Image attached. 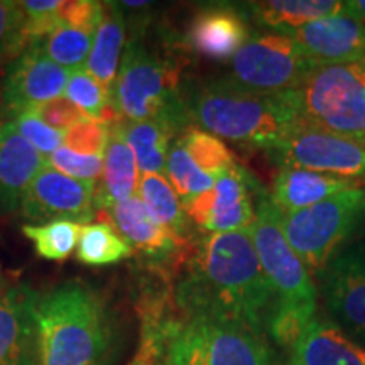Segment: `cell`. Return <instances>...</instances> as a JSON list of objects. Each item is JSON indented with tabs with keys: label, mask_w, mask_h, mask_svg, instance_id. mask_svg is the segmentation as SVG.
<instances>
[{
	"label": "cell",
	"mask_w": 365,
	"mask_h": 365,
	"mask_svg": "<svg viewBox=\"0 0 365 365\" xmlns=\"http://www.w3.org/2000/svg\"><path fill=\"white\" fill-rule=\"evenodd\" d=\"M244 14L232 6H208L195 14L185 43L190 51L212 61H232L237 51L250 39Z\"/></svg>",
	"instance_id": "18"
},
{
	"label": "cell",
	"mask_w": 365,
	"mask_h": 365,
	"mask_svg": "<svg viewBox=\"0 0 365 365\" xmlns=\"http://www.w3.org/2000/svg\"><path fill=\"white\" fill-rule=\"evenodd\" d=\"M267 153L281 168L365 180V144L309 125L298 124Z\"/></svg>",
	"instance_id": "10"
},
{
	"label": "cell",
	"mask_w": 365,
	"mask_h": 365,
	"mask_svg": "<svg viewBox=\"0 0 365 365\" xmlns=\"http://www.w3.org/2000/svg\"><path fill=\"white\" fill-rule=\"evenodd\" d=\"M103 156L102 178L95 191V208L98 210H107L112 205L129 200L139 190L140 180L134 153L127 145L124 137L118 134L113 122Z\"/></svg>",
	"instance_id": "22"
},
{
	"label": "cell",
	"mask_w": 365,
	"mask_h": 365,
	"mask_svg": "<svg viewBox=\"0 0 365 365\" xmlns=\"http://www.w3.org/2000/svg\"><path fill=\"white\" fill-rule=\"evenodd\" d=\"M103 17V4L93 0H68L63 2L58 11L59 26L75 27L85 33H97Z\"/></svg>",
	"instance_id": "38"
},
{
	"label": "cell",
	"mask_w": 365,
	"mask_h": 365,
	"mask_svg": "<svg viewBox=\"0 0 365 365\" xmlns=\"http://www.w3.org/2000/svg\"><path fill=\"white\" fill-rule=\"evenodd\" d=\"M313 66L344 65L365 59V27L341 11L323 17L289 34Z\"/></svg>",
	"instance_id": "16"
},
{
	"label": "cell",
	"mask_w": 365,
	"mask_h": 365,
	"mask_svg": "<svg viewBox=\"0 0 365 365\" xmlns=\"http://www.w3.org/2000/svg\"><path fill=\"white\" fill-rule=\"evenodd\" d=\"M255 22L276 33L291 34L299 27L344 11L345 2L336 0H266L247 4Z\"/></svg>",
	"instance_id": "26"
},
{
	"label": "cell",
	"mask_w": 365,
	"mask_h": 365,
	"mask_svg": "<svg viewBox=\"0 0 365 365\" xmlns=\"http://www.w3.org/2000/svg\"><path fill=\"white\" fill-rule=\"evenodd\" d=\"M181 68L144 48L137 38L127 41L108 107L122 120H166L190 129L186 102L181 97Z\"/></svg>",
	"instance_id": "4"
},
{
	"label": "cell",
	"mask_w": 365,
	"mask_h": 365,
	"mask_svg": "<svg viewBox=\"0 0 365 365\" xmlns=\"http://www.w3.org/2000/svg\"><path fill=\"white\" fill-rule=\"evenodd\" d=\"M97 218L98 222L110 223L134 252L145 255L156 264L188 259L193 249L191 240L181 239L150 215L137 195L107 210H100Z\"/></svg>",
	"instance_id": "15"
},
{
	"label": "cell",
	"mask_w": 365,
	"mask_h": 365,
	"mask_svg": "<svg viewBox=\"0 0 365 365\" xmlns=\"http://www.w3.org/2000/svg\"><path fill=\"white\" fill-rule=\"evenodd\" d=\"M134 250L110 223L93 222L81 227L76 259L90 267L112 266L130 257Z\"/></svg>",
	"instance_id": "28"
},
{
	"label": "cell",
	"mask_w": 365,
	"mask_h": 365,
	"mask_svg": "<svg viewBox=\"0 0 365 365\" xmlns=\"http://www.w3.org/2000/svg\"><path fill=\"white\" fill-rule=\"evenodd\" d=\"M38 365H112L115 318L102 294L80 281L63 282L36 303Z\"/></svg>",
	"instance_id": "2"
},
{
	"label": "cell",
	"mask_w": 365,
	"mask_h": 365,
	"mask_svg": "<svg viewBox=\"0 0 365 365\" xmlns=\"http://www.w3.org/2000/svg\"><path fill=\"white\" fill-rule=\"evenodd\" d=\"M110 125L112 122L108 120L83 118L65 132L63 143L73 153L102 158L110 137Z\"/></svg>",
	"instance_id": "35"
},
{
	"label": "cell",
	"mask_w": 365,
	"mask_h": 365,
	"mask_svg": "<svg viewBox=\"0 0 365 365\" xmlns=\"http://www.w3.org/2000/svg\"><path fill=\"white\" fill-rule=\"evenodd\" d=\"M80 232V223L66 218L22 227V234L33 242L36 254L48 261H65L78 244Z\"/></svg>",
	"instance_id": "29"
},
{
	"label": "cell",
	"mask_w": 365,
	"mask_h": 365,
	"mask_svg": "<svg viewBox=\"0 0 365 365\" xmlns=\"http://www.w3.org/2000/svg\"><path fill=\"white\" fill-rule=\"evenodd\" d=\"M298 124L365 144V65L313 66L289 91Z\"/></svg>",
	"instance_id": "5"
},
{
	"label": "cell",
	"mask_w": 365,
	"mask_h": 365,
	"mask_svg": "<svg viewBox=\"0 0 365 365\" xmlns=\"http://www.w3.org/2000/svg\"><path fill=\"white\" fill-rule=\"evenodd\" d=\"M362 61H364V65H365V59H362Z\"/></svg>",
	"instance_id": "44"
},
{
	"label": "cell",
	"mask_w": 365,
	"mask_h": 365,
	"mask_svg": "<svg viewBox=\"0 0 365 365\" xmlns=\"http://www.w3.org/2000/svg\"><path fill=\"white\" fill-rule=\"evenodd\" d=\"M166 178L171 182L173 190L180 196L181 202L193 198L196 195H202L205 191L212 190L215 185V178L208 176L207 173L195 166L190 154L182 148L180 139L173 143L170 154L166 161Z\"/></svg>",
	"instance_id": "32"
},
{
	"label": "cell",
	"mask_w": 365,
	"mask_h": 365,
	"mask_svg": "<svg viewBox=\"0 0 365 365\" xmlns=\"http://www.w3.org/2000/svg\"><path fill=\"white\" fill-rule=\"evenodd\" d=\"M287 365H365V349L333 322L314 318L289 350Z\"/></svg>",
	"instance_id": "21"
},
{
	"label": "cell",
	"mask_w": 365,
	"mask_h": 365,
	"mask_svg": "<svg viewBox=\"0 0 365 365\" xmlns=\"http://www.w3.org/2000/svg\"><path fill=\"white\" fill-rule=\"evenodd\" d=\"M125 38V11L120 7V4H103V17L95 33L85 70L108 91V95L115 83L120 56H124Z\"/></svg>",
	"instance_id": "23"
},
{
	"label": "cell",
	"mask_w": 365,
	"mask_h": 365,
	"mask_svg": "<svg viewBox=\"0 0 365 365\" xmlns=\"http://www.w3.org/2000/svg\"><path fill=\"white\" fill-rule=\"evenodd\" d=\"M178 139L190 154L195 166L215 180L237 164L234 154L225 143L210 132L190 127Z\"/></svg>",
	"instance_id": "30"
},
{
	"label": "cell",
	"mask_w": 365,
	"mask_h": 365,
	"mask_svg": "<svg viewBox=\"0 0 365 365\" xmlns=\"http://www.w3.org/2000/svg\"><path fill=\"white\" fill-rule=\"evenodd\" d=\"M27 46L26 14L21 2L0 0V70L19 58Z\"/></svg>",
	"instance_id": "34"
},
{
	"label": "cell",
	"mask_w": 365,
	"mask_h": 365,
	"mask_svg": "<svg viewBox=\"0 0 365 365\" xmlns=\"http://www.w3.org/2000/svg\"><path fill=\"white\" fill-rule=\"evenodd\" d=\"M9 120L16 125V129L19 130V134L24 137L27 143L34 145L41 154L51 156L54 150L61 148L65 134L48 127L44 122H41L38 117H34L33 113L19 112L12 118H9Z\"/></svg>",
	"instance_id": "37"
},
{
	"label": "cell",
	"mask_w": 365,
	"mask_h": 365,
	"mask_svg": "<svg viewBox=\"0 0 365 365\" xmlns=\"http://www.w3.org/2000/svg\"><path fill=\"white\" fill-rule=\"evenodd\" d=\"M46 164L43 154L27 143L11 120L0 124V213L21 208L22 198Z\"/></svg>",
	"instance_id": "19"
},
{
	"label": "cell",
	"mask_w": 365,
	"mask_h": 365,
	"mask_svg": "<svg viewBox=\"0 0 365 365\" xmlns=\"http://www.w3.org/2000/svg\"><path fill=\"white\" fill-rule=\"evenodd\" d=\"M173 301H145L135 303L140 318L139 345L134 357L127 365H164L173 336H175L180 318L175 317Z\"/></svg>",
	"instance_id": "25"
},
{
	"label": "cell",
	"mask_w": 365,
	"mask_h": 365,
	"mask_svg": "<svg viewBox=\"0 0 365 365\" xmlns=\"http://www.w3.org/2000/svg\"><path fill=\"white\" fill-rule=\"evenodd\" d=\"M93 39L95 36L85 33V31L59 26L56 31H53L43 39L36 41V43L39 44V48L51 61L68 71H75L85 68L91 46H93Z\"/></svg>",
	"instance_id": "31"
},
{
	"label": "cell",
	"mask_w": 365,
	"mask_h": 365,
	"mask_svg": "<svg viewBox=\"0 0 365 365\" xmlns=\"http://www.w3.org/2000/svg\"><path fill=\"white\" fill-rule=\"evenodd\" d=\"M318 276L335 325L365 349V245L335 252Z\"/></svg>",
	"instance_id": "12"
},
{
	"label": "cell",
	"mask_w": 365,
	"mask_h": 365,
	"mask_svg": "<svg viewBox=\"0 0 365 365\" xmlns=\"http://www.w3.org/2000/svg\"><path fill=\"white\" fill-rule=\"evenodd\" d=\"M345 11L354 16L355 19L362 22L365 27V0H354V2H345Z\"/></svg>",
	"instance_id": "40"
},
{
	"label": "cell",
	"mask_w": 365,
	"mask_h": 365,
	"mask_svg": "<svg viewBox=\"0 0 365 365\" xmlns=\"http://www.w3.org/2000/svg\"><path fill=\"white\" fill-rule=\"evenodd\" d=\"M190 120L218 139L271 150L298 125L289 91L262 95L228 76L205 81L186 98Z\"/></svg>",
	"instance_id": "3"
},
{
	"label": "cell",
	"mask_w": 365,
	"mask_h": 365,
	"mask_svg": "<svg viewBox=\"0 0 365 365\" xmlns=\"http://www.w3.org/2000/svg\"><path fill=\"white\" fill-rule=\"evenodd\" d=\"M230 66L228 78L262 95L294 91L313 68L298 43L289 34L276 31L250 36L232 58Z\"/></svg>",
	"instance_id": "9"
},
{
	"label": "cell",
	"mask_w": 365,
	"mask_h": 365,
	"mask_svg": "<svg viewBox=\"0 0 365 365\" xmlns=\"http://www.w3.org/2000/svg\"><path fill=\"white\" fill-rule=\"evenodd\" d=\"M250 237L271 286V304L317 308V286L312 274L287 242L282 232L281 213L269 195L259 198L257 222L250 230Z\"/></svg>",
	"instance_id": "8"
},
{
	"label": "cell",
	"mask_w": 365,
	"mask_h": 365,
	"mask_svg": "<svg viewBox=\"0 0 365 365\" xmlns=\"http://www.w3.org/2000/svg\"><path fill=\"white\" fill-rule=\"evenodd\" d=\"M70 73L46 56L38 43H31L6 68L0 93V115L9 120L34 105L59 98L65 93Z\"/></svg>",
	"instance_id": "13"
},
{
	"label": "cell",
	"mask_w": 365,
	"mask_h": 365,
	"mask_svg": "<svg viewBox=\"0 0 365 365\" xmlns=\"http://www.w3.org/2000/svg\"><path fill=\"white\" fill-rule=\"evenodd\" d=\"M139 198L156 220L180 235L190 240L191 223L186 217L182 203L171 182L163 175H140Z\"/></svg>",
	"instance_id": "27"
},
{
	"label": "cell",
	"mask_w": 365,
	"mask_h": 365,
	"mask_svg": "<svg viewBox=\"0 0 365 365\" xmlns=\"http://www.w3.org/2000/svg\"><path fill=\"white\" fill-rule=\"evenodd\" d=\"M255 188L252 176L235 164L218 178L212 190L181 202L182 210L191 225L208 234L250 232L257 222Z\"/></svg>",
	"instance_id": "11"
},
{
	"label": "cell",
	"mask_w": 365,
	"mask_h": 365,
	"mask_svg": "<svg viewBox=\"0 0 365 365\" xmlns=\"http://www.w3.org/2000/svg\"><path fill=\"white\" fill-rule=\"evenodd\" d=\"M38 298L27 284L0 294V365H38Z\"/></svg>",
	"instance_id": "17"
},
{
	"label": "cell",
	"mask_w": 365,
	"mask_h": 365,
	"mask_svg": "<svg viewBox=\"0 0 365 365\" xmlns=\"http://www.w3.org/2000/svg\"><path fill=\"white\" fill-rule=\"evenodd\" d=\"M48 166L56 170L61 175L70 176L73 180L98 182L102 176L103 161L98 156H83V154L73 153L68 148H59L58 150L46 159Z\"/></svg>",
	"instance_id": "36"
},
{
	"label": "cell",
	"mask_w": 365,
	"mask_h": 365,
	"mask_svg": "<svg viewBox=\"0 0 365 365\" xmlns=\"http://www.w3.org/2000/svg\"><path fill=\"white\" fill-rule=\"evenodd\" d=\"M365 190L333 195L325 202L281 215L287 242L309 274H319L364 215Z\"/></svg>",
	"instance_id": "7"
},
{
	"label": "cell",
	"mask_w": 365,
	"mask_h": 365,
	"mask_svg": "<svg viewBox=\"0 0 365 365\" xmlns=\"http://www.w3.org/2000/svg\"><path fill=\"white\" fill-rule=\"evenodd\" d=\"M168 357L175 365H271L264 333L222 314L180 318Z\"/></svg>",
	"instance_id": "6"
},
{
	"label": "cell",
	"mask_w": 365,
	"mask_h": 365,
	"mask_svg": "<svg viewBox=\"0 0 365 365\" xmlns=\"http://www.w3.org/2000/svg\"><path fill=\"white\" fill-rule=\"evenodd\" d=\"M24 112L33 113V115L38 117L41 122H44L46 125L58 132L71 129L73 125L86 118L85 113L81 112L76 105H73L70 100L63 97L34 105V107H31L29 110Z\"/></svg>",
	"instance_id": "39"
},
{
	"label": "cell",
	"mask_w": 365,
	"mask_h": 365,
	"mask_svg": "<svg viewBox=\"0 0 365 365\" xmlns=\"http://www.w3.org/2000/svg\"><path fill=\"white\" fill-rule=\"evenodd\" d=\"M66 98L85 113L86 118L103 120L108 107V91L90 75L85 68L70 73L66 88Z\"/></svg>",
	"instance_id": "33"
},
{
	"label": "cell",
	"mask_w": 365,
	"mask_h": 365,
	"mask_svg": "<svg viewBox=\"0 0 365 365\" xmlns=\"http://www.w3.org/2000/svg\"><path fill=\"white\" fill-rule=\"evenodd\" d=\"M360 180L323 175L296 168H281L272 182L271 202L281 215L299 212L319 202H325L333 195L362 188Z\"/></svg>",
	"instance_id": "20"
},
{
	"label": "cell",
	"mask_w": 365,
	"mask_h": 365,
	"mask_svg": "<svg viewBox=\"0 0 365 365\" xmlns=\"http://www.w3.org/2000/svg\"><path fill=\"white\" fill-rule=\"evenodd\" d=\"M0 287H2V279H0Z\"/></svg>",
	"instance_id": "42"
},
{
	"label": "cell",
	"mask_w": 365,
	"mask_h": 365,
	"mask_svg": "<svg viewBox=\"0 0 365 365\" xmlns=\"http://www.w3.org/2000/svg\"><path fill=\"white\" fill-rule=\"evenodd\" d=\"M364 213H365V203H364Z\"/></svg>",
	"instance_id": "43"
},
{
	"label": "cell",
	"mask_w": 365,
	"mask_h": 365,
	"mask_svg": "<svg viewBox=\"0 0 365 365\" xmlns=\"http://www.w3.org/2000/svg\"><path fill=\"white\" fill-rule=\"evenodd\" d=\"M95 191L97 182L73 180L46 164L22 198L19 210L26 220L34 223L63 218L90 223L95 217Z\"/></svg>",
	"instance_id": "14"
},
{
	"label": "cell",
	"mask_w": 365,
	"mask_h": 365,
	"mask_svg": "<svg viewBox=\"0 0 365 365\" xmlns=\"http://www.w3.org/2000/svg\"><path fill=\"white\" fill-rule=\"evenodd\" d=\"M164 365H175V364L171 362V359H170V357H168V359H166V364H164Z\"/></svg>",
	"instance_id": "41"
},
{
	"label": "cell",
	"mask_w": 365,
	"mask_h": 365,
	"mask_svg": "<svg viewBox=\"0 0 365 365\" xmlns=\"http://www.w3.org/2000/svg\"><path fill=\"white\" fill-rule=\"evenodd\" d=\"M188 274L175 289L182 317L222 314L264 333L272 291L250 232H220L196 240Z\"/></svg>",
	"instance_id": "1"
},
{
	"label": "cell",
	"mask_w": 365,
	"mask_h": 365,
	"mask_svg": "<svg viewBox=\"0 0 365 365\" xmlns=\"http://www.w3.org/2000/svg\"><path fill=\"white\" fill-rule=\"evenodd\" d=\"M118 134L134 153L140 175H161L166 170L168 154L181 129L166 120H115Z\"/></svg>",
	"instance_id": "24"
}]
</instances>
